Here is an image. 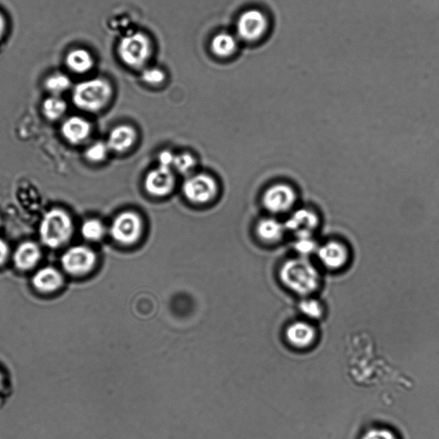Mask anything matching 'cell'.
Masks as SVG:
<instances>
[{
    "label": "cell",
    "instance_id": "cell-33",
    "mask_svg": "<svg viewBox=\"0 0 439 439\" xmlns=\"http://www.w3.org/2000/svg\"><path fill=\"white\" fill-rule=\"evenodd\" d=\"M0 383H1V375H0Z\"/></svg>",
    "mask_w": 439,
    "mask_h": 439
},
{
    "label": "cell",
    "instance_id": "cell-18",
    "mask_svg": "<svg viewBox=\"0 0 439 439\" xmlns=\"http://www.w3.org/2000/svg\"><path fill=\"white\" fill-rule=\"evenodd\" d=\"M63 278L56 268L46 267L39 270L33 278V284L42 292H52L61 287Z\"/></svg>",
    "mask_w": 439,
    "mask_h": 439
},
{
    "label": "cell",
    "instance_id": "cell-1",
    "mask_svg": "<svg viewBox=\"0 0 439 439\" xmlns=\"http://www.w3.org/2000/svg\"><path fill=\"white\" fill-rule=\"evenodd\" d=\"M279 276L285 287L299 295L312 294L320 284L319 272L304 258L287 261L280 268Z\"/></svg>",
    "mask_w": 439,
    "mask_h": 439
},
{
    "label": "cell",
    "instance_id": "cell-26",
    "mask_svg": "<svg viewBox=\"0 0 439 439\" xmlns=\"http://www.w3.org/2000/svg\"><path fill=\"white\" fill-rule=\"evenodd\" d=\"M195 158L188 153H182L180 155L175 156L173 167L182 175H187L195 168Z\"/></svg>",
    "mask_w": 439,
    "mask_h": 439
},
{
    "label": "cell",
    "instance_id": "cell-31",
    "mask_svg": "<svg viewBox=\"0 0 439 439\" xmlns=\"http://www.w3.org/2000/svg\"><path fill=\"white\" fill-rule=\"evenodd\" d=\"M9 255V247L5 240L0 239V265L6 262Z\"/></svg>",
    "mask_w": 439,
    "mask_h": 439
},
{
    "label": "cell",
    "instance_id": "cell-32",
    "mask_svg": "<svg viewBox=\"0 0 439 439\" xmlns=\"http://www.w3.org/2000/svg\"><path fill=\"white\" fill-rule=\"evenodd\" d=\"M6 27V23L5 18L3 17V15L0 13V38L3 37L4 33H5Z\"/></svg>",
    "mask_w": 439,
    "mask_h": 439
},
{
    "label": "cell",
    "instance_id": "cell-34",
    "mask_svg": "<svg viewBox=\"0 0 439 439\" xmlns=\"http://www.w3.org/2000/svg\"><path fill=\"white\" fill-rule=\"evenodd\" d=\"M0 223H1V221H0Z\"/></svg>",
    "mask_w": 439,
    "mask_h": 439
},
{
    "label": "cell",
    "instance_id": "cell-10",
    "mask_svg": "<svg viewBox=\"0 0 439 439\" xmlns=\"http://www.w3.org/2000/svg\"><path fill=\"white\" fill-rule=\"evenodd\" d=\"M320 262L330 271L341 270L350 259V252L345 245L338 241H330L318 249Z\"/></svg>",
    "mask_w": 439,
    "mask_h": 439
},
{
    "label": "cell",
    "instance_id": "cell-11",
    "mask_svg": "<svg viewBox=\"0 0 439 439\" xmlns=\"http://www.w3.org/2000/svg\"><path fill=\"white\" fill-rule=\"evenodd\" d=\"M287 231H291L295 236L312 235L318 228L319 218L311 209H299L292 212L284 223Z\"/></svg>",
    "mask_w": 439,
    "mask_h": 439
},
{
    "label": "cell",
    "instance_id": "cell-12",
    "mask_svg": "<svg viewBox=\"0 0 439 439\" xmlns=\"http://www.w3.org/2000/svg\"><path fill=\"white\" fill-rule=\"evenodd\" d=\"M175 182L171 168L159 166L146 177L145 189L153 196L163 197L172 191Z\"/></svg>",
    "mask_w": 439,
    "mask_h": 439
},
{
    "label": "cell",
    "instance_id": "cell-15",
    "mask_svg": "<svg viewBox=\"0 0 439 439\" xmlns=\"http://www.w3.org/2000/svg\"><path fill=\"white\" fill-rule=\"evenodd\" d=\"M136 132L132 126L120 125L110 132L108 142L109 149L114 152H124L132 147L136 140Z\"/></svg>",
    "mask_w": 439,
    "mask_h": 439
},
{
    "label": "cell",
    "instance_id": "cell-27",
    "mask_svg": "<svg viewBox=\"0 0 439 439\" xmlns=\"http://www.w3.org/2000/svg\"><path fill=\"white\" fill-rule=\"evenodd\" d=\"M299 308L303 314L312 319H318L323 315V307L318 300L311 299L303 300L300 303Z\"/></svg>",
    "mask_w": 439,
    "mask_h": 439
},
{
    "label": "cell",
    "instance_id": "cell-21",
    "mask_svg": "<svg viewBox=\"0 0 439 439\" xmlns=\"http://www.w3.org/2000/svg\"><path fill=\"white\" fill-rule=\"evenodd\" d=\"M66 102L59 97H51L43 102L42 112L49 120H56L66 113Z\"/></svg>",
    "mask_w": 439,
    "mask_h": 439
},
{
    "label": "cell",
    "instance_id": "cell-20",
    "mask_svg": "<svg viewBox=\"0 0 439 439\" xmlns=\"http://www.w3.org/2000/svg\"><path fill=\"white\" fill-rule=\"evenodd\" d=\"M238 42L233 35L228 33L217 34L211 43L212 53L219 58H228L235 54Z\"/></svg>",
    "mask_w": 439,
    "mask_h": 439
},
{
    "label": "cell",
    "instance_id": "cell-13",
    "mask_svg": "<svg viewBox=\"0 0 439 439\" xmlns=\"http://www.w3.org/2000/svg\"><path fill=\"white\" fill-rule=\"evenodd\" d=\"M286 338L288 343L296 349H307L314 345L316 331L314 326L304 322H296L287 327Z\"/></svg>",
    "mask_w": 439,
    "mask_h": 439
},
{
    "label": "cell",
    "instance_id": "cell-25",
    "mask_svg": "<svg viewBox=\"0 0 439 439\" xmlns=\"http://www.w3.org/2000/svg\"><path fill=\"white\" fill-rule=\"evenodd\" d=\"M109 150V146L105 142H97L86 149L85 157L89 161H101L108 156Z\"/></svg>",
    "mask_w": 439,
    "mask_h": 439
},
{
    "label": "cell",
    "instance_id": "cell-30",
    "mask_svg": "<svg viewBox=\"0 0 439 439\" xmlns=\"http://www.w3.org/2000/svg\"><path fill=\"white\" fill-rule=\"evenodd\" d=\"M175 158V155H173V153L169 152V150H164V152H161L159 156L161 167L171 168L173 166Z\"/></svg>",
    "mask_w": 439,
    "mask_h": 439
},
{
    "label": "cell",
    "instance_id": "cell-17",
    "mask_svg": "<svg viewBox=\"0 0 439 439\" xmlns=\"http://www.w3.org/2000/svg\"><path fill=\"white\" fill-rule=\"evenodd\" d=\"M284 223L275 218L261 220L256 225V233L259 238L267 243H278L282 240L286 232Z\"/></svg>",
    "mask_w": 439,
    "mask_h": 439
},
{
    "label": "cell",
    "instance_id": "cell-22",
    "mask_svg": "<svg viewBox=\"0 0 439 439\" xmlns=\"http://www.w3.org/2000/svg\"><path fill=\"white\" fill-rule=\"evenodd\" d=\"M70 79L63 73H55L47 78L45 87L54 97L66 92L70 87Z\"/></svg>",
    "mask_w": 439,
    "mask_h": 439
},
{
    "label": "cell",
    "instance_id": "cell-4",
    "mask_svg": "<svg viewBox=\"0 0 439 439\" xmlns=\"http://www.w3.org/2000/svg\"><path fill=\"white\" fill-rule=\"evenodd\" d=\"M152 52L150 39L142 32L125 35L118 46V54L120 61L132 69L142 68L152 58Z\"/></svg>",
    "mask_w": 439,
    "mask_h": 439
},
{
    "label": "cell",
    "instance_id": "cell-7",
    "mask_svg": "<svg viewBox=\"0 0 439 439\" xmlns=\"http://www.w3.org/2000/svg\"><path fill=\"white\" fill-rule=\"evenodd\" d=\"M142 229V220L136 213L124 212L113 220L110 233L117 242L130 245L140 238Z\"/></svg>",
    "mask_w": 439,
    "mask_h": 439
},
{
    "label": "cell",
    "instance_id": "cell-14",
    "mask_svg": "<svg viewBox=\"0 0 439 439\" xmlns=\"http://www.w3.org/2000/svg\"><path fill=\"white\" fill-rule=\"evenodd\" d=\"M91 126L81 117H71L62 125V135L73 144H80L89 136Z\"/></svg>",
    "mask_w": 439,
    "mask_h": 439
},
{
    "label": "cell",
    "instance_id": "cell-16",
    "mask_svg": "<svg viewBox=\"0 0 439 439\" xmlns=\"http://www.w3.org/2000/svg\"><path fill=\"white\" fill-rule=\"evenodd\" d=\"M41 250L37 244L26 241V242L20 245L14 255V262L16 266L20 270L27 271L32 268L39 259H41Z\"/></svg>",
    "mask_w": 439,
    "mask_h": 439
},
{
    "label": "cell",
    "instance_id": "cell-8",
    "mask_svg": "<svg viewBox=\"0 0 439 439\" xmlns=\"http://www.w3.org/2000/svg\"><path fill=\"white\" fill-rule=\"evenodd\" d=\"M96 264V253L86 247H71L62 256L63 267L66 272L74 276L87 274L93 270Z\"/></svg>",
    "mask_w": 439,
    "mask_h": 439
},
{
    "label": "cell",
    "instance_id": "cell-3",
    "mask_svg": "<svg viewBox=\"0 0 439 439\" xmlns=\"http://www.w3.org/2000/svg\"><path fill=\"white\" fill-rule=\"evenodd\" d=\"M73 233L70 216L61 209H51L43 218L39 235L47 247L58 248L67 243Z\"/></svg>",
    "mask_w": 439,
    "mask_h": 439
},
{
    "label": "cell",
    "instance_id": "cell-29",
    "mask_svg": "<svg viewBox=\"0 0 439 439\" xmlns=\"http://www.w3.org/2000/svg\"><path fill=\"white\" fill-rule=\"evenodd\" d=\"M362 439H397L393 433L386 429H373L364 435Z\"/></svg>",
    "mask_w": 439,
    "mask_h": 439
},
{
    "label": "cell",
    "instance_id": "cell-28",
    "mask_svg": "<svg viewBox=\"0 0 439 439\" xmlns=\"http://www.w3.org/2000/svg\"><path fill=\"white\" fill-rule=\"evenodd\" d=\"M142 79L146 84L158 85L165 81L166 75L163 70L157 67H149L142 70Z\"/></svg>",
    "mask_w": 439,
    "mask_h": 439
},
{
    "label": "cell",
    "instance_id": "cell-9",
    "mask_svg": "<svg viewBox=\"0 0 439 439\" xmlns=\"http://www.w3.org/2000/svg\"><path fill=\"white\" fill-rule=\"evenodd\" d=\"M216 181L206 175L190 177L183 185L185 196L196 204H204L211 200L216 195Z\"/></svg>",
    "mask_w": 439,
    "mask_h": 439
},
{
    "label": "cell",
    "instance_id": "cell-6",
    "mask_svg": "<svg viewBox=\"0 0 439 439\" xmlns=\"http://www.w3.org/2000/svg\"><path fill=\"white\" fill-rule=\"evenodd\" d=\"M297 202V193L291 185L276 184L266 190L263 197V204L273 214H283L292 211Z\"/></svg>",
    "mask_w": 439,
    "mask_h": 439
},
{
    "label": "cell",
    "instance_id": "cell-24",
    "mask_svg": "<svg viewBox=\"0 0 439 439\" xmlns=\"http://www.w3.org/2000/svg\"><path fill=\"white\" fill-rule=\"evenodd\" d=\"M295 249L299 254L302 256H308L311 253L318 251L319 247L314 235H300L296 236Z\"/></svg>",
    "mask_w": 439,
    "mask_h": 439
},
{
    "label": "cell",
    "instance_id": "cell-19",
    "mask_svg": "<svg viewBox=\"0 0 439 439\" xmlns=\"http://www.w3.org/2000/svg\"><path fill=\"white\" fill-rule=\"evenodd\" d=\"M66 64L73 73L84 74L93 68L94 58L88 50L76 49L66 55Z\"/></svg>",
    "mask_w": 439,
    "mask_h": 439
},
{
    "label": "cell",
    "instance_id": "cell-5",
    "mask_svg": "<svg viewBox=\"0 0 439 439\" xmlns=\"http://www.w3.org/2000/svg\"><path fill=\"white\" fill-rule=\"evenodd\" d=\"M268 30V19L267 16L258 9L244 11L237 21V34L244 42H258L264 37Z\"/></svg>",
    "mask_w": 439,
    "mask_h": 439
},
{
    "label": "cell",
    "instance_id": "cell-23",
    "mask_svg": "<svg viewBox=\"0 0 439 439\" xmlns=\"http://www.w3.org/2000/svg\"><path fill=\"white\" fill-rule=\"evenodd\" d=\"M81 233L85 239L90 241H98L104 238L105 227L101 221L90 219L82 224Z\"/></svg>",
    "mask_w": 439,
    "mask_h": 439
},
{
    "label": "cell",
    "instance_id": "cell-2",
    "mask_svg": "<svg viewBox=\"0 0 439 439\" xmlns=\"http://www.w3.org/2000/svg\"><path fill=\"white\" fill-rule=\"evenodd\" d=\"M113 89L104 78H92L75 86L73 101L78 109L87 112H98L109 104Z\"/></svg>",
    "mask_w": 439,
    "mask_h": 439
}]
</instances>
